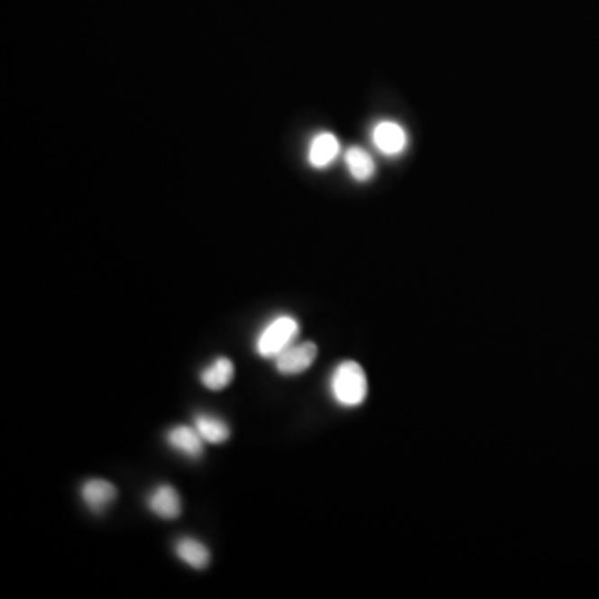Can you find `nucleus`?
Wrapping results in <instances>:
<instances>
[{
	"instance_id": "f257e3e1",
	"label": "nucleus",
	"mask_w": 599,
	"mask_h": 599,
	"mask_svg": "<svg viewBox=\"0 0 599 599\" xmlns=\"http://www.w3.org/2000/svg\"><path fill=\"white\" fill-rule=\"evenodd\" d=\"M300 323L290 315H279L268 321L255 338V352L265 360H275L290 345L297 342Z\"/></svg>"
},
{
	"instance_id": "f03ea898",
	"label": "nucleus",
	"mask_w": 599,
	"mask_h": 599,
	"mask_svg": "<svg viewBox=\"0 0 599 599\" xmlns=\"http://www.w3.org/2000/svg\"><path fill=\"white\" fill-rule=\"evenodd\" d=\"M330 390L338 405L354 408L362 405L368 395V380L364 368L356 362H343L335 368Z\"/></svg>"
},
{
	"instance_id": "7ed1b4c3",
	"label": "nucleus",
	"mask_w": 599,
	"mask_h": 599,
	"mask_svg": "<svg viewBox=\"0 0 599 599\" xmlns=\"http://www.w3.org/2000/svg\"><path fill=\"white\" fill-rule=\"evenodd\" d=\"M317 355H318V346L315 343L295 342L290 345L283 354H280L273 360V364L280 374L293 376L307 372L317 360Z\"/></svg>"
},
{
	"instance_id": "20e7f679",
	"label": "nucleus",
	"mask_w": 599,
	"mask_h": 599,
	"mask_svg": "<svg viewBox=\"0 0 599 599\" xmlns=\"http://www.w3.org/2000/svg\"><path fill=\"white\" fill-rule=\"evenodd\" d=\"M372 140L376 150L385 157H398L408 145L407 132L393 120L378 122L372 132Z\"/></svg>"
},
{
	"instance_id": "39448f33",
	"label": "nucleus",
	"mask_w": 599,
	"mask_h": 599,
	"mask_svg": "<svg viewBox=\"0 0 599 599\" xmlns=\"http://www.w3.org/2000/svg\"><path fill=\"white\" fill-rule=\"evenodd\" d=\"M80 494L90 511L104 513L108 506L115 502L117 488L107 480L94 478L84 483Z\"/></svg>"
},
{
	"instance_id": "423d86ee",
	"label": "nucleus",
	"mask_w": 599,
	"mask_h": 599,
	"mask_svg": "<svg viewBox=\"0 0 599 599\" xmlns=\"http://www.w3.org/2000/svg\"><path fill=\"white\" fill-rule=\"evenodd\" d=\"M149 510L161 520H175L182 513V502L177 490L170 484H161L150 493Z\"/></svg>"
},
{
	"instance_id": "0eeeda50",
	"label": "nucleus",
	"mask_w": 599,
	"mask_h": 599,
	"mask_svg": "<svg viewBox=\"0 0 599 599\" xmlns=\"http://www.w3.org/2000/svg\"><path fill=\"white\" fill-rule=\"evenodd\" d=\"M340 153V142L332 132H320L310 142L309 161L313 169H327Z\"/></svg>"
},
{
	"instance_id": "6e6552de",
	"label": "nucleus",
	"mask_w": 599,
	"mask_h": 599,
	"mask_svg": "<svg viewBox=\"0 0 599 599\" xmlns=\"http://www.w3.org/2000/svg\"><path fill=\"white\" fill-rule=\"evenodd\" d=\"M167 441L171 448L189 458H200L204 455V438L195 427L179 425L169 429Z\"/></svg>"
},
{
	"instance_id": "1a4fd4ad",
	"label": "nucleus",
	"mask_w": 599,
	"mask_h": 599,
	"mask_svg": "<svg viewBox=\"0 0 599 599\" xmlns=\"http://www.w3.org/2000/svg\"><path fill=\"white\" fill-rule=\"evenodd\" d=\"M234 374H235V366L232 364V360L226 356H218L200 372V382L210 392H222L232 383Z\"/></svg>"
},
{
	"instance_id": "9d476101",
	"label": "nucleus",
	"mask_w": 599,
	"mask_h": 599,
	"mask_svg": "<svg viewBox=\"0 0 599 599\" xmlns=\"http://www.w3.org/2000/svg\"><path fill=\"white\" fill-rule=\"evenodd\" d=\"M175 555L193 569H205L210 563L208 548L195 538H180L175 543Z\"/></svg>"
},
{
	"instance_id": "9b49d317",
	"label": "nucleus",
	"mask_w": 599,
	"mask_h": 599,
	"mask_svg": "<svg viewBox=\"0 0 599 599\" xmlns=\"http://www.w3.org/2000/svg\"><path fill=\"white\" fill-rule=\"evenodd\" d=\"M193 427L200 433L205 443L222 445L230 438V429L220 418L212 415H197L193 419Z\"/></svg>"
},
{
	"instance_id": "f8f14e48",
	"label": "nucleus",
	"mask_w": 599,
	"mask_h": 599,
	"mask_svg": "<svg viewBox=\"0 0 599 599\" xmlns=\"http://www.w3.org/2000/svg\"><path fill=\"white\" fill-rule=\"evenodd\" d=\"M345 163L350 175L358 182H366L373 177L374 161L370 152L362 149V147H352L345 155Z\"/></svg>"
}]
</instances>
